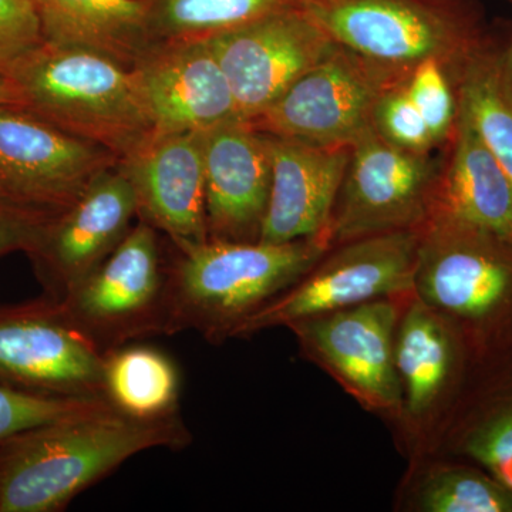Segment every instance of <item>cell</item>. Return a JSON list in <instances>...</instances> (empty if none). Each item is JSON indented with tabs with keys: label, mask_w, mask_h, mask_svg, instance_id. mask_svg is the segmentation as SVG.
Instances as JSON below:
<instances>
[{
	"label": "cell",
	"mask_w": 512,
	"mask_h": 512,
	"mask_svg": "<svg viewBox=\"0 0 512 512\" xmlns=\"http://www.w3.org/2000/svg\"><path fill=\"white\" fill-rule=\"evenodd\" d=\"M191 441L180 413L137 419L113 406L22 431L0 441V512L66 510L128 458Z\"/></svg>",
	"instance_id": "6da1fadb"
},
{
	"label": "cell",
	"mask_w": 512,
	"mask_h": 512,
	"mask_svg": "<svg viewBox=\"0 0 512 512\" xmlns=\"http://www.w3.org/2000/svg\"><path fill=\"white\" fill-rule=\"evenodd\" d=\"M5 77L12 107L107 148L120 161L154 134L136 73L103 53L45 40Z\"/></svg>",
	"instance_id": "7a4b0ae2"
},
{
	"label": "cell",
	"mask_w": 512,
	"mask_h": 512,
	"mask_svg": "<svg viewBox=\"0 0 512 512\" xmlns=\"http://www.w3.org/2000/svg\"><path fill=\"white\" fill-rule=\"evenodd\" d=\"M328 237L288 244L202 242L175 248L168 266V332L201 333L211 343L234 338L239 326L291 288L328 249Z\"/></svg>",
	"instance_id": "3957f363"
},
{
	"label": "cell",
	"mask_w": 512,
	"mask_h": 512,
	"mask_svg": "<svg viewBox=\"0 0 512 512\" xmlns=\"http://www.w3.org/2000/svg\"><path fill=\"white\" fill-rule=\"evenodd\" d=\"M414 288L448 319L471 363L511 348V238L433 210L420 228Z\"/></svg>",
	"instance_id": "277c9868"
},
{
	"label": "cell",
	"mask_w": 512,
	"mask_h": 512,
	"mask_svg": "<svg viewBox=\"0 0 512 512\" xmlns=\"http://www.w3.org/2000/svg\"><path fill=\"white\" fill-rule=\"evenodd\" d=\"M302 8L336 45L402 79L436 60L457 86L493 37L478 0H302Z\"/></svg>",
	"instance_id": "5b68a950"
},
{
	"label": "cell",
	"mask_w": 512,
	"mask_h": 512,
	"mask_svg": "<svg viewBox=\"0 0 512 512\" xmlns=\"http://www.w3.org/2000/svg\"><path fill=\"white\" fill-rule=\"evenodd\" d=\"M168 266L157 229L140 220L60 302L104 355L128 343L167 336Z\"/></svg>",
	"instance_id": "8992f818"
},
{
	"label": "cell",
	"mask_w": 512,
	"mask_h": 512,
	"mask_svg": "<svg viewBox=\"0 0 512 512\" xmlns=\"http://www.w3.org/2000/svg\"><path fill=\"white\" fill-rule=\"evenodd\" d=\"M420 228L345 242L303 281L249 316L234 338L352 308L414 288Z\"/></svg>",
	"instance_id": "52a82bcc"
},
{
	"label": "cell",
	"mask_w": 512,
	"mask_h": 512,
	"mask_svg": "<svg viewBox=\"0 0 512 512\" xmlns=\"http://www.w3.org/2000/svg\"><path fill=\"white\" fill-rule=\"evenodd\" d=\"M119 163L107 148L18 107H0V201L5 204L56 220Z\"/></svg>",
	"instance_id": "ba28073f"
},
{
	"label": "cell",
	"mask_w": 512,
	"mask_h": 512,
	"mask_svg": "<svg viewBox=\"0 0 512 512\" xmlns=\"http://www.w3.org/2000/svg\"><path fill=\"white\" fill-rule=\"evenodd\" d=\"M439 168L429 154L394 146L375 127L367 130L350 147L330 242L423 227L436 202Z\"/></svg>",
	"instance_id": "9c48e42d"
},
{
	"label": "cell",
	"mask_w": 512,
	"mask_h": 512,
	"mask_svg": "<svg viewBox=\"0 0 512 512\" xmlns=\"http://www.w3.org/2000/svg\"><path fill=\"white\" fill-rule=\"evenodd\" d=\"M0 384L45 396L106 399L104 353L57 299L42 295L0 305Z\"/></svg>",
	"instance_id": "30bf717a"
},
{
	"label": "cell",
	"mask_w": 512,
	"mask_h": 512,
	"mask_svg": "<svg viewBox=\"0 0 512 512\" xmlns=\"http://www.w3.org/2000/svg\"><path fill=\"white\" fill-rule=\"evenodd\" d=\"M403 80L336 46L248 123L271 136L352 147L373 127V113L384 90Z\"/></svg>",
	"instance_id": "8fae6325"
},
{
	"label": "cell",
	"mask_w": 512,
	"mask_h": 512,
	"mask_svg": "<svg viewBox=\"0 0 512 512\" xmlns=\"http://www.w3.org/2000/svg\"><path fill=\"white\" fill-rule=\"evenodd\" d=\"M227 76L239 120L268 109L336 45L302 6L208 39Z\"/></svg>",
	"instance_id": "7c38bea8"
},
{
	"label": "cell",
	"mask_w": 512,
	"mask_h": 512,
	"mask_svg": "<svg viewBox=\"0 0 512 512\" xmlns=\"http://www.w3.org/2000/svg\"><path fill=\"white\" fill-rule=\"evenodd\" d=\"M134 217L136 192L119 163L96 178L72 208L49 222L26 252L43 295L57 301L66 298L119 247Z\"/></svg>",
	"instance_id": "4fadbf2b"
},
{
	"label": "cell",
	"mask_w": 512,
	"mask_h": 512,
	"mask_svg": "<svg viewBox=\"0 0 512 512\" xmlns=\"http://www.w3.org/2000/svg\"><path fill=\"white\" fill-rule=\"evenodd\" d=\"M302 348L367 406L396 410L404 402L394 360L397 309L386 299L289 326Z\"/></svg>",
	"instance_id": "5bb4252c"
},
{
	"label": "cell",
	"mask_w": 512,
	"mask_h": 512,
	"mask_svg": "<svg viewBox=\"0 0 512 512\" xmlns=\"http://www.w3.org/2000/svg\"><path fill=\"white\" fill-rule=\"evenodd\" d=\"M131 69L154 134L207 131L238 119L231 86L208 40L151 43Z\"/></svg>",
	"instance_id": "9a60e30c"
},
{
	"label": "cell",
	"mask_w": 512,
	"mask_h": 512,
	"mask_svg": "<svg viewBox=\"0 0 512 512\" xmlns=\"http://www.w3.org/2000/svg\"><path fill=\"white\" fill-rule=\"evenodd\" d=\"M137 198V217L177 249L208 241L202 131L153 134L120 161Z\"/></svg>",
	"instance_id": "2e32d148"
},
{
	"label": "cell",
	"mask_w": 512,
	"mask_h": 512,
	"mask_svg": "<svg viewBox=\"0 0 512 512\" xmlns=\"http://www.w3.org/2000/svg\"><path fill=\"white\" fill-rule=\"evenodd\" d=\"M202 150L208 239L258 241L271 190L268 134L229 120L202 131Z\"/></svg>",
	"instance_id": "e0dca14e"
},
{
	"label": "cell",
	"mask_w": 512,
	"mask_h": 512,
	"mask_svg": "<svg viewBox=\"0 0 512 512\" xmlns=\"http://www.w3.org/2000/svg\"><path fill=\"white\" fill-rule=\"evenodd\" d=\"M268 137L271 190L258 241L288 244L329 238L350 147L320 146L271 134Z\"/></svg>",
	"instance_id": "ac0fdd59"
},
{
	"label": "cell",
	"mask_w": 512,
	"mask_h": 512,
	"mask_svg": "<svg viewBox=\"0 0 512 512\" xmlns=\"http://www.w3.org/2000/svg\"><path fill=\"white\" fill-rule=\"evenodd\" d=\"M446 144L433 210L512 239V183L460 109Z\"/></svg>",
	"instance_id": "d6986e66"
},
{
	"label": "cell",
	"mask_w": 512,
	"mask_h": 512,
	"mask_svg": "<svg viewBox=\"0 0 512 512\" xmlns=\"http://www.w3.org/2000/svg\"><path fill=\"white\" fill-rule=\"evenodd\" d=\"M451 448L512 490V346L471 363Z\"/></svg>",
	"instance_id": "ffe728a7"
},
{
	"label": "cell",
	"mask_w": 512,
	"mask_h": 512,
	"mask_svg": "<svg viewBox=\"0 0 512 512\" xmlns=\"http://www.w3.org/2000/svg\"><path fill=\"white\" fill-rule=\"evenodd\" d=\"M47 42L86 47L133 67L153 40L144 0H35Z\"/></svg>",
	"instance_id": "44dd1931"
},
{
	"label": "cell",
	"mask_w": 512,
	"mask_h": 512,
	"mask_svg": "<svg viewBox=\"0 0 512 512\" xmlns=\"http://www.w3.org/2000/svg\"><path fill=\"white\" fill-rule=\"evenodd\" d=\"M394 360L403 396L413 416H421L443 396L470 356L443 316L423 301L414 303L396 332Z\"/></svg>",
	"instance_id": "7402d4cb"
},
{
	"label": "cell",
	"mask_w": 512,
	"mask_h": 512,
	"mask_svg": "<svg viewBox=\"0 0 512 512\" xmlns=\"http://www.w3.org/2000/svg\"><path fill=\"white\" fill-rule=\"evenodd\" d=\"M180 394V370L161 350L128 343L104 355V396L119 412L163 419L180 413Z\"/></svg>",
	"instance_id": "603a6c76"
},
{
	"label": "cell",
	"mask_w": 512,
	"mask_h": 512,
	"mask_svg": "<svg viewBox=\"0 0 512 512\" xmlns=\"http://www.w3.org/2000/svg\"><path fill=\"white\" fill-rule=\"evenodd\" d=\"M500 45L491 37L471 57L457 83L458 109L512 183V90L501 72Z\"/></svg>",
	"instance_id": "cb8c5ba5"
},
{
	"label": "cell",
	"mask_w": 512,
	"mask_h": 512,
	"mask_svg": "<svg viewBox=\"0 0 512 512\" xmlns=\"http://www.w3.org/2000/svg\"><path fill=\"white\" fill-rule=\"evenodd\" d=\"M151 40H208L302 0H144Z\"/></svg>",
	"instance_id": "d4e9b609"
},
{
	"label": "cell",
	"mask_w": 512,
	"mask_h": 512,
	"mask_svg": "<svg viewBox=\"0 0 512 512\" xmlns=\"http://www.w3.org/2000/svg\"><path fill=\"white\" fill-rule=\"evenodd\" d=\"M427 512H512V490L476 464L440 467L419 494Z\"/></svg>",
	"instance_id": "484cf974"
},
{
	"label": "cell",
	"mask_w": 512,
	"mask_h": 512,
	"mask_svg": "<svg viewBox=\"0 0 512 512\" xmlns=\"http://www.w3.org/2000/svg\"><path fill=\"white\" fill-rule=\"evenodd\" d=\"M109 406L106 399L45 396L0 384V441L42 424Z\"/></svg>",
	"instance_id": "4316f807"
},
{
	"label": "cell",
	"mask_w": 512,
	"mask_h": 512,
	"mask_svg": "<svg viewBox=\"0 0 512 512\" xmlns=\"http://www.w3.org/2000/svg\"><path fill=\"white\" fill-rule=\"evenodd\" d=\"M406 86L436 146L446 144L458 116V94L453 76L443 64L427 60L414 67L407 77Z\"/></svg>",
	"instance_id": "83f0119b"
},
{
	"label": "cell",
	"mask_w": 512,
	"mask_h": 512,
	"mask_svg": "<svg viewBox=\"0 0 512 512\" xmlns=\"http://www.w3.org/2000/svg\"><path fill=\"white\" fill-rule=\"evenodd\" d=\"M406 80L384 90L373 113V127L394 146L429 154L436 143L426 121L407 93Z\"/></svg>",
	"instance_id": "f1b7e54d"
},
{
	"label": "cell",
	"mask_w": 512,
	"mask_h": 512,
	"mask_svg": "<svg viewBox=\"0 0 512 512\" xmlns=\"http://www.w3.org/2000/svg\"><path fill=\"white\" fill-rule=\"evenodd\" d=\"M45 42L35 0H0V74Z\"/></svg>",
	"instance_id": "f546056e"
},
{
	"label": "cell",
	"mask_w": 512,
	"mask_h": 512,
	"mask_svg": "<svg viewBox=\"0 0 512 512\" xmlns=\"http://www.w3.org/2000/svg\"><path fill=\"white\" fill-rule=\"evenodd\" d=\"M50 220L0 201V256L28 252Z\"/></svg>",
	"instance_id": "4dcf8cb0"
},
{
	"label": "cell",
	"mask_w": 512,
	"mask_h": 512,
	"mask_svg": "<svg viewBox=\"0 0 512 512\" xmlns=\"http://www.w3.org/2000/svg\"><path fill=\"white\" fill-rule=\"evenodd\" d=\"M501 72H503L505 83L512 90V37L505 43L503 53H501Z\"/></svg>",
	"instance_id": "1f68e13d"
},
{
	"label": "cell",
	"mask_w": 512,
	"mask_h": 512,
	"mask_svg": "<svg viewBox=\"0 0 512 512\" xmlns=\"http://www.w3.org/2000/svg\"><path fill=\"white\" fill-rule=\"evenodd\" d=\"M12 106V94H10L8 80L0 74V107Z\"/></svg>",
	"instance_id": "d6a6232c"
}]
</instances>
